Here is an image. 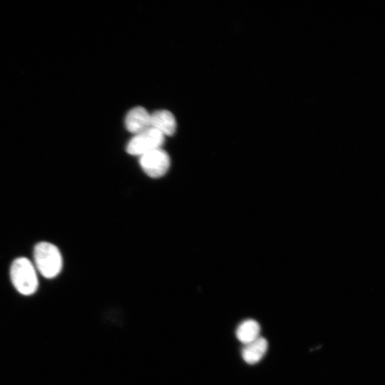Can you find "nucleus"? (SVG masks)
<instances>
[{
  "instance_id": "nucleus-1",
  "label": "nucleus",
  "mask_w": 385,
  "mask_h": 385,
  "mask_svg": "<svg viewBox=\"0 0 385 385\" xmlns=\"http://www.w3.org/2000/svg\"><path fill=\"white\" fill-rule=\"evenodd\" d=\"M13 286L21 294L31 295L38 289L39 282L34 265L25 258L16 259L10 269Z\"/></svg>"
},
{
  "instance_id": "nucleus-2",
  "label": "nucleus",
  "mask_w": 385,
  "mask_h": 385,
  "mask_svg": "<svg viewBox=\"0 0 385 385\" xmlns=\"http://www.w3.org/2000/svg\"><path fill=\"white\" fill-rule=\"evenodd\" d=\"M34 258L38 270L46 278H55L62 269L63 261L60 251L52 243H38L34 250Z\"/></svg>"
},
{
  "instance_id": "nucleus-3",
  "label": "nucleus",
  "mask_w": 385,
  "mask_h": 385,
  "mask_svg": "<svg viewBox=\"0 0 385 385\" xmlns=\"http://www.w3.org/2000/svg\"><path fill=\"white\" fill-rule=\"evenodd\" d=\"M164 139L163 133L150 127L130 140L127 146V152L131 155L142 157L153 150L161 148Z\"/></svg>"
},
{
  "instance_id": "nucleus-4",
  "label": "nucleus",
  "mask_w": 385,
  "mask_h": 385,
  "mask_svg": "<svg viewBox=\"0 0 385 385\" xmlns=\"http://www.w3.org/2000/svg\"><path fill=\"white\" fill-rule=\"evenodd\" d=\"M140 164L144 172L150 177L159 178L168 172L170 159L161 148H157L141 157Z\"/></svg>"
},
{
  "instance_id": "nucleus-5",
  "label": "nucleus",
  "mask_w": 385,
  "mask_h": 385,
  "mask_svg": "<svg viewBox=\"0 0 385 385\" xmlns=\"http://www.w3.org/2000/svg\"><path fill=\"white\" fill-rule=\"evenodd\" d=\"M125 124L129 132L140 135L150 128V114L143 107L133 108L128 113Z\"/></svg>"
},
{
  "instance_id": "nucleus-6",
  "label": "nucleus",
  "mask_w": 385,
  "mask_h": 385,
  "mask_svg": "<svg viewBox=\"0 0 385 385\" xmlns=\"http://www.w3.org/2000/svg\"><path fill=\"white\" fill-rule=\"evenodd\" d=\"M150 127L158 130L164 136H172L176 129L175 117L169 111H157L150 114Z\"/></svg>"
},
{
  "instance_id": "nucleus-7",
  "label": "nucleus",
  "mask_w": 385,
  "mask_h": 385,
  "mask_svg": "<svg viewBox=\"0 0 385 385\" xmlns=\"http://www.w3.org/2000/svg\"><path fill=\"white\" fill-rule=\"evenodd\" d=\"M269 347V343L265 338L259 337L253 342L245 345L242 350L243 360L249 364L259 362L265 356Z\"/></svg>"
},
{
  "instance_id": "nucleus-8",
  "label": "nucleus",
  "mask_w": 385,
  "mask_h": 385,
  "mask_svg": "<svg viewBox=\"0 0 385 385\" xmlns=\"http://www.w3.org/2000/svg\"><path fill=\"white\" fill-rule=\"evenodd\" d=\"M261 326L255 320H246L242 322L237 330L238 340L244 345L254 341L260 337Z\"/></svg>"
}]
</instances>
